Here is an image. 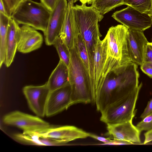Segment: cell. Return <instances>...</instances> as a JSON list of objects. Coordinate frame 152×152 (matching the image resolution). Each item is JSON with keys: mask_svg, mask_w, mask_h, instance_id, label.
<instances>
[{"mask_svg": "<svg viewBox=\"0 0 152 152\" xmlns=\"http://www.w3.org/2000/svg\"><path fill=\"white\" fill-rule=\"evenodd\" d=\"M129 29L122 24L110 28L105 37L106 58L104 68L105 79L110 73L118 74L132 62L127 43Z\"/></svg>", "mask_w": 152, "mask_h": 152, "instance_id": "1", "label": "cell"}, {"mask_svg": "<svg viewBox=\"0 0 152 152\" xmlns=\"http://www.w3.org/2000/svg\"><path fill=\"white\" fill-rule=\"evenodd\" d=\"M107 77L96 102L97 110L100 112L120 94L132 90L139 86L137 65L132 62L120 73H112Z\"/></svg>", "mask_w": 152, "mask_h": 152, "instance_id": "2", "label": "cell"}, {"mask_svg": "<svg viewBox=\"0 0 152 152\" xmlns=\"http://www.w3.org/2000/svg\"><path fill=\"white\" fill-rule=\"evenodd\" d=\"M74 17L78 32L84 42L88 55L93 65L95 46L99 37L102 35L99 30V22L104 17L91 6L86 4H76L73 7Z\"/></svg>", "mask_w": 152, "mask_h": 152, "instance_id": "3", "label": "cell"}, {"mask_svg": "<svg viewBox=\"0 0 152 152\" xmlns=\"http://www.w3.org/2000/svg\"><path fill=\"white\" fill-rule=\"evenodd\" d=\"M142 83L132 91L122 95L107 105L100 113V121L106 124L132 121Z\"/></svg>", "mask_w": 152, "mask_h": 152, "instance_id": "4", "label": "cell"}, {"mask_svg": "<svg viewBox=\"0 0 152 152\" xmlns=\"http://www.w3.org/2000/svg\"><path fill=\"white\" fill-rule=\"evenodd\" d=\"M70 59L68 66L69 79L73 104L92 102L86 75L74 47L69 49Z\"/></svg>", "mask_w": 152, "mask_h": 152, "instance_id": "5", "label": "cell"}, {"mask_svg": "<svg viewBox=\"0 0 152 152\" xmlns=\"http://www.w3.org/2000/svg\"><path fill=\"white\" fill-rule=\"evenodd\" d=\"M51 12L41 2L25 0L15 9L11 18L19 24L27 25L44 32Z\"/></svg>", "mask_w": 152, "mask_h": 152, "instance_id": "6", "label": "cell"}, {"mask_svg": "<svg viewBox=\"0 0 152 152\" xmlns=\"http://www.w3.org/2000/svg\"><path fill=\"white\" fill-rule=\"evenodd\" d=\"M112 17L129 29L144 31L152 25V18L130 6L115 12Z\"/></svg>", "mask_w": 152, "mask_h": 152, "instance_id": "7", "label": "cell"}, {"mask_svg": "<svg viewBox=\"0 0 152 152\" xmlns=\"http://www.w3.org/2000/svg\"><path fill=\"white\" fill-rule=\"evenodd\" d=\"M106 40L98 39L93 58V90L91 95L92 102L95 104L105 80L104 68L106 58Z\"/></svg>", "mask_w": 152, "mask_h": 152, "instance_id": "8", "label": "cell"}, {"mask_svg": "<svg viewBox=\"0 0 152 152\" xmlns=\"http://www.w3.org/2000/svg\"><path fill=\"white\" fill-rule=\"evenodd\" d=\"M39 135L57 140L64 145L78 139L89 137L90 133L72 126H53L34 130Z\"/></svg>", "mask_w": 152, "mask_h": 152, "instance_id": "9", "label": "cell"}, {"mask_svg": "<svg viewBox=\"0 0 152 152\" xmlns=\"http://www.w3.org/2000/svg\"><path fill=\"white\" fill-rule=\"evenodd\" d=\"M23 92L30 109L37 116L45 115L46 107L50 92L47 82L39 86H27Z\"/></svg>", "mask_w": 152, "mask_h": 152, "instance_id": "10", "label": "cell"}, {"mask_svg": "<svg viewBox=\"0 0 152 152\" xmlns=\"http://www.w3.org/2000/svg\"><path fill=\"white\" fill-rule=\"evenodd\" d=\"M68 4L66 0H58L51 11L47 29L43 32L47 45H53L56 39L59 36Z\"/></svg>", "mask_w": 152, "mask_h": 152, "instance_id": "11", "label": "cell"}, {"mask_svg": "<svg viewBox=\"0 0 152 152\" xmlns=\"http://www.w3.org/2000/svg\"><path fill=\"white\" fill-rule=\"evenodd\" d=\"M4 122L23 131L37 129L50 126L49 123L40 118L18 111H15L5 115Z\"/></svg>", "mask_w": 152, "mask_h": 152, "instance_id": "12", "label": "cell"}, {"mask_svg": "<svg viewBox=\"0 0 152 152\" xmlns=\"http://www.w3.org/2000/svg\"><path fill=\"white\" fill-rule=\"evenodd\" d=\"M73 105L70 85L50 91L46 107L45 115L53 116Z\"/></svg>", "mask_w": 152, "mask_h": 152, "instance_id": "13", "label": "cell"}, {"mask_svg": "<svg viewBox=\"0 0 152 152\" xmlns=\"http://www.w3.org/2000/svg\"><path fill=\"white\" fill-rule=\"evenodd\" d=\"M107 126V134L113 139L127 141L132 144H141V132L133 124L132 121Z\"/></svg>", "mask_w": 152, "mask_h": 152, "instance_id": "14", "label": "cell"}, {"mask_svg": "<svg viewBox=\"0 0 152 152\" xmlns=\"http://www.w3.org/2000/svg\"><path fill=\"white\" fill-rule=\"evenodd\" d=\"M43 37L41 33L30 26L23 25L20 27L17 50L23 53H30L39 48Z\"/></svg>", "mask_w": 152, "mask_h": 152, "instance_id": "15", "label": "cell"}, {"mask_svg": "<svg viewBox=\"0 0 152 152\" xmlns=\"http://www.w3.org/2000/svg\"><path fill=\"white\" fill-rule=\"evenodd\" d=\"M128 29L127 40L131 61L140 66L143 62L145 45L149 42L143 31Z\"/></svg>", "mask_w": 152, "mask_h": 152, "instance_id": "16", "label": "cell"}, {"mask_svg": "<svg viewBox=\"0 0 152 152\" xmlns=\"http://www.w3.org/2000/svg\"><path fill=\"white\" fill-rule=\"evenodd\" d=\"M74 3L68 1L64 20L59 37L69 49L74 47V36L78 32L73 13Z\"/></svg>", "mask_w": 152, "mask_h": 152, "instance_id": "17", "label": "cell"}, {"mask_svg": "<svg viewBox=\"0 0 152 152\" xmlns=\"http://www.w3.org/2000/svg\"><path fill=\"white\" fill-rule=\"evenodd\" d=\"M74 46L85 71L91 96L93 90V65L89 60L83 38L78 32L74 36Z\"/></svg>", "mask_w": 152, "mask_h": 152, "instance_id": "18", "label": "cell"}, {"mask_svg": "<svg viewBox=\"0 0 152 152\" xmlns=\"http://www.w3.org/2000/svg\"><path fill=\"white\" fill-rule=\"evenodd\" d=\"M20 27L19 24L10 18L7 32L6 57L4 62L7 67H9L13 62L17 50Z\"/></svg>", "mask_w": 152, "mask_h": 152, "instance_id": "19", "label": "cell"}, {"mask_svg": "<svg viewBox=\"0 0 152 152\" xmlns=\"http://www.w3.org/2000/svg\"><path fill=\"white\" fill-rule=\"evenodd\" d=\"M14 139L21 143L40 146H55L64 145L61 142L56 140L42 137L34 130L23 131L22 133L14 135Z\"/></svg>", "mask_w": 152, "mask_h": 152, "instance_id": "20", "label": "cell"}, {"mask_svg": "<svg viewBox=\"0 0 152 152\" xmlns=\"http://www.w3.org/2000/svg\"><path fill=\"white\" fill-rule=\"evenodd\" d=\"M47 82L50 91L70 84L68 67L61 60H60Z\"/></svg>", "mask_w": 152, "mask_h": 152, "instance_id": "21", "label": "cell"}, {"mask_svg": "<svg viewBox=\"0 0 152 152\" xmlns=\"http://www.w3.org/2000/svg\"><path fill=\"white\" fill-rule=\"evenodd\" d=\"M10 18L0 12V67L6 59L7 32Z\"/></svg>", "mask_w": 152, "mask_h": 152, "instance_id": "22", "label": "cell"}, {"mask_svg": "<svg viewBox=\"0 0 152 152\" xmlns=\"http://www.w3.org/2000/svg\"><path fill=\"white\" fill-rule=\"evenodd\" d=\"M124 0H94L92 7L104 15L115 8L124 4Z\"/></svg>", "mask_w": 152, "mask_h": 152, "instance_id": "23", "label": "cell"}, {"mask_svg": "<svg viewBox=\"0 0 152 152\" xmlns=\"http://www.w3.org/2000/svg\"><path fill=\"white\" fill-rule=\"evenodd\" d=\"M53 45L56 48L60 60L68 66L70 59L69 49L59 36L55 40Z\"/></svg>", "mask_w": 152, "mask_h": 152, "instance_id": "24", "label": "cell"}, {"mask_svg": "<svg viewBox=\"0 0 152 152\" xmlns=\"http://www.w3.org/2000/svg\"><path fill=\"white\" fill-rule=\"evenodd\" d=\"M124 4L131 6L139 11L148 13L151 8V0H124Z\"/></svg>", "mask_w": 152, "mask_h": 152, "instance_id": "25", "label": "cell"}, {"mask_svg": "<svg viewBox=\"0 0 152 152\" xmlns=\"http://www.w3.org/2000/svg\"><path fill=\"white\" fill-rule=\"evenodd\" d=\"M3 3L7 16L11 18L15 9L25 0H1Z\"/></svg>", "mask_w": 152, "mask_h": 152, "instance_id": "26", "label": "cell"}, {"mask_svg": "<svg viewBox=\"0 0 152 152\" xmlns=\"http://www.w3.org/2000/svg\"><path fill=\"white\" fill-rule=\"evenodd\" d=\"M142 119L136 126L139 130L148 131L152 129V112Z\"/></svg>", "mask_w": 152, "mask_h": 152, "instance_id": "27", "label": "cell"}, {"mask_svg": "<svg viewBox=\"0 0 152 152\" xmlns=\"http://www.w3.org/2000/svg\"><path fill=\"white\" fill-rule=\"evenodd\" d=\"M143 62H148L152 64V42H148L145 45Z\"/></svg>", "mask_w": 152, "mask_h": 152, "instance_id": "28", "label": "cell"}, {"mask_svg": "<svg viewBox=\"0 0 152 152\" xmlns=\"http://www.w3.org/2000/svg\"><path fill=\"white\" fill-rule=\"evenodd\" d=\"M140 66L142 71L152 78V64L149 62H143Z\"/></svg>", "mask_w": 152, "mask_h": 152, "instance_id": "29", "label": "cell"}, {"mask_svg": "<svg viewBox=\"0 0 152 152\" xmlns=\"http://www.w3.org/2000/svg\"><path fill=\"white\" fill-rule=\"evenodd\" d=\"M58 0H40L41 3L44 4L50 11H53Z\"/></svg>", "mask_w": 152, "mask_h": 152, "instance_id": "30", "label": "cell"}, {"mask_svg": "<svg viewBox=\"0 0 152 152\" xmlns=\"http://www.w3.org/2000/svg\"><path fill=\"white\" fill-rule=\"evenodd\" d=\"M152 112V98L148 102L147 105L140 117L143 119L146 116Z\"/></svg>", "mask_w": 152, "mask_h": 152, "instance_id": "31", "label": "cell"}, {"mask_svg": "<svg viewBox=\"0 0 152 152\" xmlns=\"http://www.w3.org/2000/svg\"><path fill=\"white\" fill-rule=\"evenodd\" d=\"M89 137L103 142V143L100 144L101 145H105L112 140L110 137L106 138L90 133Z\"/></svg>", "mask_w": 152, "mask_h": 152, "instance_id": "32", "label": "cell"}, {"mask_svg": "<svg viewBox=\"0 0 152 152\" xmlns=\"http://www.w3.org/2000/svg\"><path fill=\"white\" fill-rule=\"evenodd\" d=\"M130 144H132V143L127 141L113 139L110 142L106 144L105 145H119Z\"/></svg>", "mask_w": 152, "mask_h": 152, "instance_id": "33", "label": "cell"}, {"mask_svg": "<svg viewBox=\"0 0 152 152\" xmlns=\"http://www.w3.org/2000/svg\"><path fill=\"white\" fill-rule=\"evenodd\" d=\"M145 139L143 144H146L152 141V129L147 131L144 134Z\"/></svg>", "mask_w": 152, "mask_h": 152, "instance_id": "34", "label": "cell"}, {"mask_svg": "<svg viewBox=\"0 0 152 152\" xmlns=\"http://www.w3.org/2000/svg\"><path fill=\"white\" fill-rule=\"evenodd\" d=\"M0 12L7 15L3 4L1 0H0Z\"/></svg>", "mask_w": 152, "mask_h": 152, "instance_id": "35", "label": "cell"}, {"mask_svg": "<svg viewBox=\"0 0 152 152\" xmlns=\"http://www.w3.org/2000/svg\"><path fill=\"white\" fill-rule=\"evenodd\" d=\"M82 4H92L94 0H78Z\"/></svg>", "mask_w": 152, "mask_h": 152, "instance_id": "36", "label": "cell"}, {"mask_svg": "<svg viewBox=\"0 0 152 152\" xmlns=\"http://www.w3.org/2000/svg\"><path fill=\"white\" fill-rule=\"evenodd\" d=\"M151 8L150 12L148 13V14L152 18V0H151Z\"/></svg>", "mask_w": 152, "mask_h": 152, "instance_id": "37", "label": "cell"}, {"mask_svg": "<svg viewBox=\"0 0 152 152\" xmlns=\"http://www.w3.org/2000/svg\"><path fill=\"white\" fill-rule=\"evenodd\" d=\"M78 0H68V1H72L73 2V3H75Z\"/></svg>", "mask_w": 152, "mask_h": 152, "instance_id": "38", "label": "cell"}]
</instances>
